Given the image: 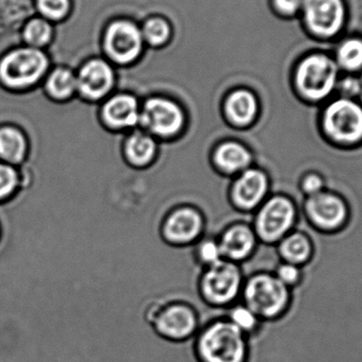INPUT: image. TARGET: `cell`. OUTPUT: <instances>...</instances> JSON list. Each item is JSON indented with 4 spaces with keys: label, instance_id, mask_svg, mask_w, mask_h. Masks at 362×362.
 <instances>
[{
    "label": "cell",
    "instance_id": "15",
    "mask_svg": "<svg viewBox=\"0 0 362 362\" xmlns=\"http://www.w3.org/2000/svg\"><path fill=\"white\" fill-rule=\"evenodd\" d=\"M106 122L115 127H135L140 121L139 103L135 95L121 93L112 95L102 110Z\"/></svg>",
    "mask_w": 362,
    "mask_h": 362
},
{
    "label": "cell",
    "instance_id": "3",
    "mask_svg": "<svg viewBox=\"0 0 362 362\" xmlns=\"http://www.w3.org/2000/svg\"><path fill=\"white\" fill-rule=\"evenodd\" d=\"M50 66L49 55L40 49H13L0 59V86L11 93L33 90L40 86Z\"/></svg>",
    "mask_w": 362,
    "mask_h": 362
},
{
    "label": "cell",
    "instance_id": "25",
    "mask_svg": "<svg viewBox=\"0 0 362 362\" xmlns=\"http://www.w3.org/2000/svg\"><path fill=\"white\" fill-rule=\"evenodd\" d=\"M127 155L132 163L144 165L150 163L156 152V144L151 136L135 133L127 139Z\"/></svg>",
    "mask_w": 362,
    "mask_h": 362
},
{
    "label": "cell",
    "instance_id": "13",
    "mask_svg": "<svg viewBox=\"0 0 362 362\" xmlns=\"http://www.w3.org/2000/svg\"><path fill=\"white\" fill-rule=\"evenodd\" d=\"M140 114V121L157 135L171 136L182 127V110L174 100L167 97L148 98Z\"/></svg>",
    "mask_w": 362,
    "mask_h": 362
},
{
    "label": "cell",
    "instance_id": "9",
    "mask_svg": "<svg viewBox=\"0 0 362 362\" xmlns=\"http://www.w3.org/2000/svg\"><path fill=\"white\" fill-rule=\"evenodd\" d=\"M242 289L240 270L233 264L219 262L202 276L199 295L212 308H227L238 299Z\"/></svg>",
    "mask_w": 362,
    "mask_h": 362
},
{
    "label": "cell",
    "instance_id": "34",
    "mask_svg": "<svg viewBox=\"0 0 362 362\" xmlns=\"http://www.w3.org/2000/svg\"><path fill=\"white\" fill-rule=\"evenodd\" d=\"M200 257L202 261L206 262L209 265L213 266L221 262V247L213 240L204 243L200 247Z\"/></svg>",
    "mask_w": 362,
    "mask_h": 362
},
{
    "label": "cell",
    "instance_id": "31",
    "mask_svg": "<svg viewBox=\"0 0 362 362\" xmlns=\"http://www.w3.org/2000/svg\"><path fill=\"white\" fill-rule=\"evenodd\" d=\"M276 276L289 288H293L299 284L301 280V269L300 266L289 263L279 264L276 268Z\"/></svg>",
    "mask_w": 362,
    "mask_h": 362
},
{
    "label": "cell",
    "instance_id": "24",
    "mask_svg": "<svg viewBox=\"0 0 362 362\" xmlns=\"http://www.w3.org/2000/svg\"><path fill=\"white\" fill-rule=\"evenodd\" d=\"M146 46L161 48L172 37V27L167 19L161 16H151L140 25Z\"/></svg>",
    "mask_w": 362,
    "mask_h": 362
},
{
    "label": "cell",
    "instance_id": "22",
    "mask_svg": "<svg viewBox=\"0 0 362 362\" xmlns=\"http://www.w3.org/2000/svg\"><path fill=\"white\" fill-rule=\"evenodd\" d=\"M336 63L346 74L362 71V38L350 36L340 42L336 49Z\"/></svg>",
    "mask_w": 362,
    "mask_h": 362
},
{
    "label": "cell",
    "instance_id": "33",
    "mask_svg": "<svg viewBox=\"0 0 362 362\" xmlns=\"http://www.w3.org/2000/svg\"><path fill=\"white\" fill-rule=\"evenodd\" d=\"M302 2L303 0H272V6L276 14L291 18L299 16Z\"/></svg>",
    "mask_w": 362,
    "mask_h": 362
},
{
    "label": "cell",
    "instance_id": "8",
    "mask_svg": "<svg viewBox=\"0 0 362 362\" xmlns=\"http://www.w3.org/2000/svg\"><path fill=\"white\" fill-rule=\"evenodd\" d=\"M301 18L315 37L334 40L346 25V4L344 0H303Z\"/></svg>",
    "mask_w": 362,
    "mask_h": 362
},
{
    "label": "cell",
    "instance_id": "14",
    "mask_svg": "<svg viewBox=\"0 0 362 362\" xmlns=\"http://www.w3.org/2000/svg\"><path fill=\"white\" fill-rule=\"evenodd\" d=\"M30 154V140L23 127L0 122V161L21 168Z\"/></svg>",
    "mask_w": 362,
    "mask_h": 362
},
{
    "label": "cell",
    "instance_id": "1",
    "mask_svg": "<svg viewBox=\"0 0 362 362\" xmlns=\"http://www.w3.org/2000/svg\"><path fill=\"white\" fill-rule=\"evenodd\" d=\"M193 352L197 362L250 361L249 338L227 317L212 319L200 327L194 337Z\"/></svg>",
    "mask_w": 362,
    "mask_h": 362
},
{
    "label": "cell",
    "instance_id": "2",
    "mask_svg": "<svg viewBox=\"0 0 362 362\" xmlns=\"http://www.w3.org/2000/svg\"><path fill=\"white\" fill-rule=\"evenodd\" d=\"M340 68L335 59L323 52H313L302 57L293 74V84L303 101L323 104L336 90Z\"/></svg>",
    "mask_w": 362,
    "mask_h": 362
},
{
    "label": "cell",
    "instance_id": "26",
    "mask_svg": "<svg viewBox=\"0 0 362 362\" xmlns=\"http://www.w3.org/2000/svg\"><path fill=\"white\" fill-rule=\"evenodd\" d=\"M54 35V28L45 18L30 19L23 30V38L31 48L40 49L49 46Z\"/></svg>",
    "mask_w": 362,
    "mask_h": 362
},
{
    "label": "cell",
    "instance_id": "23",
    "mask_svg": "<svg viewBox=\"0 0 362 362\" xmlns=\"http://www.w3.org/2000/svg\"><path fill=\"white\" fill-rule=\"evenodd\" d=\"M215 160L221 169L234 173L244 170L250 163L251 155L240 144L227 142L217 148Z\"/></svg>",
    "mask_w": 362,
    "mask_h": 362
},
{
    "label": "cell",
    "instance_id": "35",
    "mask_svg": "<svg viewBox=\"0 0 362 362\" xmlns=\"http://www.w3.org/2000/svg\"><path fill=\"white\" fill-rule=\"evenodd\" d=\"M0 235H1V228H0Z\"/></svg>",
    "mask_w": 362,
    "mask_h": 362
},
{
    "label": "cell",
    "instance_id": "18",
    "mask_svg": "<svg viewBox=\"0 0 362 362\" xmlns=\"http://www.w3.org/2000/svg\"><path fill=\"white\" fill-rule=\"evenodd\" d=\"M226 97L225 110L232 122L240 125L252 122L259 110V100L252 90L240 87L230 91Z\"/></svg>",
    "mask_w": 362,
    "mask_h": 362
},
{
    "label": "cell",
    "instance_id": "10",
    "mask_svg": "<svg viewBox=\"0 0 362 362\" xmlns=\"http://www.w3.org/2000/svg\"><path fill=\"white\" fill-rule=\"evenodd\" d=\"M297 209L291 198L276 194L264 204L257 218L259 238L268 244L279 242L296 223Z\"/></svg>",
    "mask_w": 362,
    "mask_h": 362
},
{
    "label": "cell",
    "instance_id": "30",
    "mask_svg": "<svg viewBox=\"0 0 362 362\" xmlns=\"http://www.w3.org/2000/svg\"><path fill=\"white\" fill-rule=\"evenodd\" d=\"M336 90L340 98L346 99L357 100L361 93V83L357 76H348L339 78L338 80Z\"/></svg>",
    "mask_w": 362,
    "mask_h": 362
},
{
    "label": "cell",
    "instance_id": "28",
    "mask_svg": "<svg viewBox=\"0 0 362 362\" xmlns=\"http://www.w3.org/2000/svg\"><path fill=\"white\" fill-rule=\"evenodd\" d=\"M21 187L19 168L0 161V204L10 200Z\"/></svg>",
    "mask_w": 362,
    "mask_h": 362
},
{
    "label": "cell",
    "instance_id": "17",
    "mask_svg": "<svg viewBox=\"0 0 362 362\" xmlns=\"http://www.w3.org/2000/svg\"><path fill=\"white\" fill-rule=\"evenodd\" d=\"M42 91L51 101L66 103L78 93L76 74L67 67H54L44 80Z\"/></svg>",
    "mask_w": 362,
    "mask_h": 362
},
{
    "label": "cell",
    "instance_id": "27",
    "mask_svg": "<svg viewBox=\"0 0 362 362\" xmlns=\"http://www.w3.org/2000/svg\"><path fill=\"white\" fill-rule=\"evenodd\" d=\"M227 318L249 339L261 331L263 325V321L244 304L232 306Z\"/></svg>",
    "mask_w": 362,
    "mask_h": 362
},
{
    "label": "cell",
    "instance_id": "16",
    "mask_svg": "<svg viewBox=\"0 0 362 362\" xmlns=\"http://www.w3.org/2000/svg\"><path fill=\"white\" fill-rule=\"evenodd\" d=\"M269 180L259 170L244 172L234 185V199L240 208L252 209L259 204L267 194Z\"/></svg>",
    "mask_w": 362,
    "mask_h": 362
},
{
    "label": "cell",
    "instance_id": "6",
    "mask_svg": "<svg viewBox=\"0 0 362 362\" xmlns=\"http://www.w3.org/2000/svg\"><path fill=\"white\" fill-rule=\"evenodd\" d=\"M320 129L331 144L352 148L362 142V105L356 100L336 98L323 105Z\"/></svg>",
    "mask_w": 362,
    "mask_h": 362
},
{
    "label": "cell",
    "instance_id": "4",
    "mask_svg": "<svg viewBox=\"0 0 362 362\" xmlns=\"http://www.w3.org/2000/svg\"><path fill=\"white\" fill-rule=\"evenodd\" d=\"M144 318L158 337L174 344L195 337L202 327L197 310L185 301L154 302Z\"/></svg>",
    "mask_w": 362,
    "mask_h": 362
},
{
    "label": "cell",
    "instance_id": "19",
    "mask_svg": "<svg viewBox=\"0 0 362 362\" xmlns=\"http://www.w3.org/2000/svg\"><path fill=\"white\" fill-rule=\"evenodd\" d=\"M202 227L200 215L194 209L182 208L168 219L165 233L172 242L189 243L199 234Z\"/></svg>",
    "mask_w": 362,
    "mask_h": 362
},
{
    "label": "cell",
    "instance_id": "20",
    "mask_svg": "<svg viewBox=\"0 0 362 362\" xmlns=\"http://www.w3.org/2000/svg\"><path fill=\"white\" fill-rule=\"evenodd\" d=\"M255 245V234L246 226H234L226 232L221 240V253L230 259H242L249 255Z\"/></svg>",
    "mask_w": 362,
    "mask_h": 362
},
{
    "label": "cell",
    "instance_id": "5",
    "mask_svg": "<svg viewBox=\"0 0 362 362\" xmlns=\"http://www.w3.org/2000/svg\"><path fill=\"white\" fill-rule=\"evenodd\" d=\"M243 304L263 322L282 319L291 310V288L270 274H259L249 279L243 289Z\"/></svg>",
    "mask_w": 362,
    "mask_h": 362
},
{
    "label": "cell",
    "instance_id": "32",
    "mask_svg": "<svg viewBox=\"0 0 362 362\" xmlns=\"http://www.w3.org/2000/svg\"><path fill=\"white\" fill-rule=\"evenodd\" d=\"M300 189L306 197L315 195L325 191V180L319 174L310 172L302 176L300 180Z\"/></svg>",
    "mask_w": 362,
    "mask_h": 362
},
{
    "label": "cell",
    "instance_id": "7",
    "mask_svg": "<svg viewBox=\"0 0 362 362\" xmlns=\"http://www.w3.org/2000/svg\"><path fill=\"white\" fill-rule=\"evenodd\" d=\"M140 25L127 18L114 19L106 25L102 36L104 59L114 66H131L146 49Z\"/></svg>",
    "mask_w": 362,
    "mask_h": 362
},
{
    "label": "cell",
    "instance_id": "29",
    "mask_svg": "<svg viewBox=\"0 0 362 362\" xmlns=\"http://www.w3.org/2000/svg\"><path fill=\"white\" fill-rule=\"evenodd\" d=\"M35 6L42 18L50 23H61L71 11V0H35Z\"/></svg>",
    "mask_w": 362,
    "mask_h": 362
},
{
    "label": "cell",
    "instance_id": "12",
    "mask_svg": "<svg viewBox=\"0 0 362 362\" xmlns=\"http://www.w3.org/2000/svg\"><path fill=\"white\" fill-rule=\"evenodd\" d=\"M303 206L310 223L322 231H336L348 221L346 202L332 192L323 191L305 197Z\"/></svg>",
    "mask_w": 362,
    "mask_h": 362
},
{
    "label": "cell",
    "instance_id": "11",
    "mask_svg": "<svg viewBox=\"0 0 362 362\" xmlns=\"http://www.w3.org/2000/svg\"><path fill=\"white\" fill-rule=\"evenodd\" d=\"M76 74L78 93L85 101H99L116 87L114 65L104 57L88 59Z\"/></svg>",
    "mask_w": 362,
    "mask_h": 362
},
{
    "label": "cell",
    "instance_id": "21",
    "mask_svg": "<svg viewBox=\"0 0 362 362\" xmlns=\"http://www.w3.org/2000/svg\"><path fill=\"white\" fill-rule=\"evenodd\" d=\"M313 247L310 238L300 231H293L280 240L278 253L285 263L302 266L310 259Z\"/></svg>",
    "mask_w": 362,
    "mask_h": 362
}]
</instances>
